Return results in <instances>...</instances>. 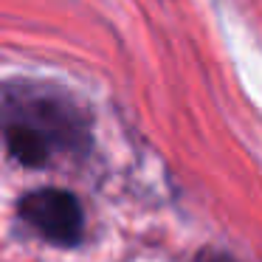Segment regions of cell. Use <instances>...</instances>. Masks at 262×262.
Returning <instances> with one entry per match:
<instances>
[{
	"label": "cell",
	"mask_w": 262,
	"mask_h": 262,
	"mask_svg": "<svg viewBox=\"0 0 262 262\" xmlns=\"http://www.w3.org/2000/svg\"><path fill=\"white\" fill-rule=\"evenodd\" d=\"M0 136L23 166H48L91 149V119L68 91L51 82L17 79L0 88Z\"/></svg>",
	"instance_id": "1"
},
{
	"label": "cell",
	"mask_w": 262,
	"mask_h": 262,
	"mask_svg": "<svg viewBox=\"0 0 262 262\" xmlns=\"http://www.w3.org/2000/svg\"><path fill=\"white\" fill-rule=\"evenodd\" d=\"M194 262H234L228 254H223V251H217V248H206V251H200L198 254V259Z\"/></svg>",
	"instance_id": "3"
},
{
	"label": "cell",
	"mask_w": 262,
	"mask_h": 262,
	"mask_svg": "<svg viewBox=\"0 0 262 262\" xmlns=\"http://www.w3.org/2000/svg\"><path fill=\"white\" fill-rule=\"evenodd\" d=\"M20 220H26L34 231H40L48 243L71 248L82 239L85 214L79 200L65 189H37L20 198L17 203Z\"/></svg>",
	"instance_id": "2"
}]
</instances>
